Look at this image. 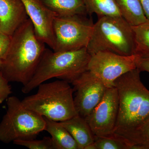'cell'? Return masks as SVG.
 <instances>
[{"label":"cell","instance_id":"52a82bcc","mask_svg":"<svg viewBox=\"0 0 149 149\" xmlns=\"http://www.w3.org/2000/svg\"><path fill=\"white\" fill-rule=\"evenodd\" d=\"M87 15L56 16L53 29L55 52L77 50L87 48L93 32L92 19Z\"/></svg>","mask_w":149,"mask_h":149},{"label":"cell","instance_id":"2e32d148","mask_svg":"<svg viewBox=\"0 0 149 149\" xmlns=\"http://www.w3.org/2000/svg\"><path fill=\"white\" fill-rule=\"evenodd\" d=\"M121 16L132 26L149 22L139 0H115Z\"/></svg>","mask_w":149,"mask_h":149},{"label":"cell","instance_id":"277c9868","mask_svg":"<svg viewBox=\"0 0 149 149\" xmlns=\"http://www.w3.org/2000/svg\"><path fill=\"white\" fill-rule=\"evenodd\" d=\"M37 93L24 98L22 104L44 117L58 122L78 114L72 95L73 90L63 80L42 83Z\"/></svg>","mask_w":149,"mask_h":149},{"label":"cell","instance_id":"603a6c76","mask_svg":"<svg viewBox=\"0 0 149 149\" xmlns=\"http://www.w3.org/2000/svg\"><path fill=\"white\" fill-rule=\"evenodd\" d=\"M9 83L0 70V104L8 98L12 93L11 88Z\"/></svg>","mask_w":149,"mask_h":149},{"label":"cell","instance_id":"5bb4252c","mask_svg":"<svg viewBox=\"0 0 149 149\" xmlns=\"http://www.w3.org/2000/svg\"><path fill=\"white\" fill-rule=\"evenodd\" d=\"M44 118L45 130L50 134L55 149H80L70 133L60 122Z\"/></svg>","mask_w":149,"mask_h":149},{"label":"cell","instance_id":"d4e9b609","mask_svg":"<svg viewBox=\"0 0 149 149\" xmlns=\"http://www.w3.org/2000/svg\"><path fill=\"white\" fill-rule=\"evenodd\" d=\"M147 19L149 21V0H139Z\"/></svg>","mask_w":149,"mask_h":149},{"label":"cell","instance_id":"9a60e30c","mask_svg":"<svg viewBox=\"0 0 149 149\" xmlns=\"http://www.w3.org/2000/svg\"><path fill=\"white\" fill-rule=\"evenodd\" d=\"M56 16L88 14L83 0H41Z\"/></svg>","mask_w":149,"mask_h":149},{"label":"cell","instance_id":"5b68a950","mask_svg":"<svg viewBox=\"0 0 149 149\" xmlns=\"http://www.w3.org/2000/svg\"><path fill=\"white\" fill-rule=\"evenodd\" d=\"M136 48L133 26L122 16L99 17L87 47L91 56L100 52L132 55Z\"/></svg>","mask_w":149,"mask_h":149},{"label":"cell","instance_id":"8fae6325","mask_svg":"<svg viewBox=\"0 0 149 149\" xmlns=\"http://www.w3.org/2000/svg\"><path fill=\"white\" fill-rule=\"evenodd\" d=\"M21 1L37 37L53 50L55 46L53 23L56 14L41 0Z\"/></svg>","mask_w":149,"mask_h":149},{"label":"cell","instance_id":"6da1fadb","mask_svg":"<svg viewBox=\"0 0 149 149\" xmlns=\"http://www.w3.org/2000/svg\"><path fill=\"white\" fill-rule=\"evenodd\" d=\"M138 68L114 82L118 94V114L113 137L122 141L149 121V91L142 82Z\"/></svg>","mask_w":149,"mask_h":149},{"label":"cell","instance_id":"ffe728a7","mask_svg":"<svg viewBox=\"0 0 149 149\" xmlns=\"http://www.w3.org/2000/svg\"><path fill=\"white\" fill-rule=\"evenodd\" d=\"M85 149H130V147L124 141L115 137H95L94 143Z\"/></svg>","mask_w":149,"mask_h":149},{"label":"cell","instance_id":"7402d4cb","mask_svg":"<svg viewBox=\"0 0 149 149\" xmlns=\"http://www.w3.org/2000/svg\"><path fill=\"white\" fill-rule=\"evenodd\" d=\"M12 36L0 31V59L5 58L11 42Z\"/></svg>","mask_w":149,"mask_h":149},{"label":"cell","instance_id":"ba28073f","mask_svg":"<svg viewBox=\"0 0 149 149\" xmlns=\"http://www.w3.org/2000/svg\"><path fill=\"white\" fill-rule=\"evenodd\" d=\"M137 68L136 55L123 56L108 52H100L91 56L88 70L98 77L107 88L126 72Z\"/></svg>","mask_w":149,"mask_h":149},{"label":"cell","instance_id":"7c38bea8","mask_svg":"<svg viewBox=\"0 0 149 149\" xmlns=\"http://www.w3.org/2000/svg\"><path fill=\"white\" fill-rule=\"evenodd\" d=\"M28 18L21 0H0V31L12 36Z\"/></svg>","mask_w":149,"mask_h":149},{"label":"cell","instance_id":"8992f818","mask_svg":"<svg viewBox=\"0 0 149 149\" xmlns=\"http://www.w3.org/2000/svg\"><path fill=\"white\" fill-rule=\"evenodd\" d=\"M7 110L0 122V141L6 144L35 139L45 130L44 117L28 109L15 96L8 97Z\"/></svg>","mask_w":149,"mask_h":149},{"label":"cell","instance_id":"cb8c5ba5","mask_svg":"<svg viewBox=\"0 0 149 149\" xmlns=\"http://www.w3.org/2000/svg\"><path fill=\"white\" fill-rule=\"evenodd\" d=\"M137 68L149 73V54H135Z\"/></svg>","mask_w":149,"mask_h":149},{"label":"cell","instance_id":"3957f363","mask_svg":"<svg viewBox=\"0 0 149 149\" xmlns=\"http://www.w3.org/2000/svg\"><path fill=\"white\" fill-rule=\"evenodd\" d=\"M91 55L87 48L55 52L46 48L32 79L22 89L29 93L45 81L56 78L72 83L88 70Z\"/></svg>","mask_w":149,"mask_h":149},{"label":"cell","instance_id":"4fadbf2b","mask_svg":"<svg viewBox=\"0 0 149 149\" xmlns=\"http://www.w3.org/2000/svg\"><path fill=\"white\" fill-rule=\"evenodd\" d=\"M60 123L70 133L80 149H85L95 142V136L90 125L79 114Z\"/></svg>","mask_w":149,"mask_h":149},{"label":"cell","instance_id":"e0dca14e","mask_svg":"<svg viewBox=\"0 0 149 149\" xmlns=\"http://www.w3.org/2000/svg\"><path fill=\"white\" fill-rule=\"evenodd\" d=\"M88 14L103 16H121L115 0H83Z\"/></svg>","mask_w":149,"mask_h":149},{"label":"cell","instance_id":"7a4b0ae2","mask_svg":"<svg viewBox=\"0 0 149 149\" xmlns=\"http://www.w3.org/2000/svg\"><path fill=\"white\" fill-rule=\"evenodd\" d=\"M45 45L37 37L28 18L12 36L10 47L1 70L4 77L9 82L26 85L35 74Z\"/></svg>","mask_w":149,"mask_h":149},{"label":"cell","instance_id":"d6986e66","mask_svg":"<svg viewBox=\"0 0 149 149\" xmlns=\"http://www.w3.org/2000/svg\"><path fill=\"white\" fill-rule=\"evenodd\" d=\"M123 141L130 149H149V121Z\"/></svg>","mask_w":149,"mask_h":149},{"label":"cell","instance_id":"44dd1931","mask_svg":"<svg viewBox=\"0 0 149 149\" xmlns=\"http://www.w3.org/2000/svg\"><path fill=\"white\" fill-rule=\"evenodd\" d=\"M13 143L29 149H55L52 138L49 137L40 140H17Z\"/></svg>","mask_w":149,"mask_h":149},{"label":"cell","instance_id":"9c48e42d","mask_svg":"<svg viewBox=\"0 0 149 149\" xmlns=\"http://www.w3.org/2000/svg\"><path fill=\"white\" fill-rule=\"evenodd\" d=\"M118 106L117 89L107 88L101 101L85 118L95 137H113Z\"/></svg>","mask_w":149,"mask_h":149},{"label":"cell","instance_id":"ac0fdd59","mask_svg":"<svg viewBox=\"0 0 149 149\" xmlns=\"http://www.w3.org/2000/svg\"><path fill=\"white\" fill-rule=\"evenodd\" d=\"M136 42L135 54H149V22L133 26Z\"/></svg>","mask_w":149,"mask_h":149},{"label":"cell","instance_id":"30bf717a","mask_svg":"<svg viewBox=\"0 0 149 149\" xmlns=\"http://www.w3.org/2000/svg\"><path fill=\"white\" fill-rule=\"evenodd\" d=\"M71 84L76 92L74 98L75 109L78 114L85 118L101 101L107 88L88 70Z\"/></svg>","mask_w":149,"mask_h":149},{"label":"cell","instance_id":"484cf974","mask_svg":"<svg viewBox=\"0 0 149 149\" xmlns=\"http://www.w3.org/2000/svg\"><path fill=\"white\" fill-rule=\"evenodd\" d=\"M2 63L3 60L0 59V70H1V68L2 65Z\"/></svg>","mask_w":149,"mask_h":149}]
</instances>
